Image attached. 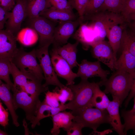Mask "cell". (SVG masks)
<instances>
[{
  "instance_id": "1",
  "label": "cell",
  "mask_w": 135,
  "mask_h": 135,
  "mask_svg": "<svg viewBox=\"0 0 135 135\" xmlns=\"http://www.w3.org/2000/svg\"><path fill=\"white\" fill-rule=\"evenodd\" d=\"M135 80V73L130 74L116 70L108 79L98 82L99 86H104L103 91L106 94L110 93L112 98L118 99L121 106L128 96L132 84Z\"/></svg>"
},
{
  "instance_id": "2",
  "label": "cell",
  "mask_w": 135,
  "mask_h": 135,
  "mask_svg": "<svg viewBox=\"0 0 135 135\" xmlns=\"http://www.w3.org/2000/svg\"><path fill=\"white\" fill-rule=\"evenodd\" d=\"M12 62L20 70L31 80H44L43 72L36 60V50L27 52L22 48L18 49Z\"/></svg>"
},
{
  "instance_id": "3",
  "label": "cell",
  "mask_w": 135,
  "mask_h": 135,
  "mask_svg": "<svg viewBox=\"0 0 135 135\" xmlns=\"http://www.w3.org/2000/svg\"><path fill=\"white\" fill-rule=\"evenodd\" d=\"M95 83L90 82L88 80L81 79L78 84L66 86L72 90L73 97L66 104L73 115L84 108L92 107L91 101Z\"/></svg>"
},
{
  "instance_id": "4",
  "label": "cell",
  "mask_w": 135,
  "mask_h": 135,
  "mask_svg": "<svg viewBox=\"0 0 135 135\" xmlns=\"http://www.w3.org/2000/svg\"><path fill=\"white\" fill-rule=\"evenodd\" d=\"M86 20L92 21L91 24L99 41L104 40L111 26L124 22L120 14L107 11L98 12L83 18V21Z\"/></svg>"
},
{
  "instance_id": "5",
  "label": "cell",
  "mask_w": 135,
  "mask_h": 135,
  "mask_svg": "<svg viewBox=\"0 0 135 135\" xmlns=\"http://www.w3.org/2000/svg\"><path fill=\"white\" fill-rule=\"evenodd\" d=\"M13 92V102L16 110L18 108L25 112L26 120L30 122L34 118L41 102L39 96L29 94L20 87L13 86L11 90Z\"/></svg>"
},
{
  "instance_id": "6",
  "label": "cell",
  "mask_w": 135,
  "mask_h": 135,
  "mask_svg": "<svg viewBox=\"0 0 135 135\" xmlns=\"http://www.w3.org/2000/svg\"><path fill=\"white\" fill-rule=\"evenodd\" d=\"M73 121L82 123L84 127H88L94 131L101 124H110L109 115L106 110H102L89 107L85 108L74 115Z\"/></svg>"
},
{
  "instance_id": "7",
  "label": "cell",
  "mask_w": 135,
  "mask_h": 135,
  "mask_svg": "<svg viewBox=\"0 0 135 135\" xmlns=\"http://www.w3.org/2000/svg\"><path fill=\"white\" fill-rule=\"evenodd\" d=\"M50 44H48L36 50V56L40 62L45 80L43 86L47 87L52 85L60 88L65 85L59 80L54 69L48 51Z\"/></svg>"
},
{
  "instance_id": "8",
  "label": "cell",
  "mask_w": 135,
  "mask_h": 135,
  "mask_svg": "<svg viewBox=\"0 0 135 135\" xmlns=\"http://www.w3.org/2000/svg\"><path fill=\"white\" fill-rule=\"evenodd\" d=\"M28 19L29 27L34 29L38 35L40 47L52 44L56 23L40 16Z\"/></svg>"
},
{
  "instance_id": "9",
  "label": "cell",
  "mask_w": 135,
  "mask_h": 135,
  "mask_svg": "<svg viewBox=\"0 0 135 135\" xmlns=\"http://www.w3.org/2000/svg\"><path fill=\"white\" fill-rule=\"evenodd\" d=\"M91 47L93 57L107 66L112 71L115 70L117 60L108 42L104 40L95 43Z\"/></svg>"
},
{
  "instance_id": "10",
  "label": "cell",
  "mask_w": 135,
  "mask_h": 135,
  "mask_svg": "<svg viewBox=\"0 0 135 135\" xmlns=\"http://www.w3.org/2000/svg\"><path fill=\"white\" fill-rule=\"evenodd\" d=\"M82 22L78 17L76 20L58 23L54 30L52 43L53 46H61L67 44L77 28Z\"/></svg>"
},
{
  "instance_id": "11",
  "label": "cell",
  "mask_w": 135,
  "mask_h": 135,
  "mask_svg": "<svg viewBox=\"0 0 135 135\" xmlns=\"http://www.w3.org/2000/svg\"><path fill=\"white\" fill-rule=\"evenodd\" d=\"M50 54L54 69L57 76L66 81V86L74 84V80L78 76L72 71L67 62L58 54L54 47L50 51Z\"/></svg>"
},
{
  "instance_id": "12",
  "label": "cell",
  "mask_w": 135,
  "mask_h": 135,
  "mask_svg": "<svg viewBox=\"0 0 135 135\" xmlns=\"http://www.w3.org/2000/svg\"><path fill=\"white\" fill-rule=\"evenodd\" d=\"M5 24L6 29L14 34L20 30L22 22L27 17L26 0H15Z\"/></svg>"
},
{
  "instance_id": "13",
  "label": "cell",
  "mask_w": 135,
  "mask_h": 135,
  "mask_svg": "<svg viewBox=\"0 0 135 135\" xmlns=\"http://www.w3.org/2000/svg\"><path fill=\"white\" fill-rule=\"evenodd\" d=\"M78 68L76 73L78 77L81 79L88 80L89 78L97 76L100 78L102 80L107 79L110 71L103 69L99 61L94 62L83 60L78 66Z\"/></svg>"
},
{
  "instance_id": "14",
  "label": "cell",
  "mask_w": 135,
  "mask_h": 135,
  "mask_svg": "<svg viewBox=\"0 0 135 135\" xmlns=\"http://www.w3.org/2000/svg\"><path fill=\"white\" fill-rule=\"evenodd\" d=\"M14 34L6 29H0V60L12 62L18 48Z\"/></svg>"
},
{
  "instance_id": "15",
  "label": "cell",
  "mask_w": 135,
  "mask_h": 135,
  "mask_svg": "<svg viewBox=\"0 0 135 135\" xmlns=\"http://www.w3.org/2000/svg\"><path fill=\"white\" fill-rule=\"evenodd\" d=\"M78 32L74 38L82 44L84 50H88L90 46L95 43L100 41L91 24H80Z\"/></svg>"
},
{
  "instance_id": "16",
  "label": "cell",
  "mask_w": 135,
  "mask_h": 135,
  "mask_svg": "<svg viewBox=\"0 0 135 135\" xmlns=\"http://www.w3.org/2000/svg\"><path fill=\"white\" fill-rule=\"evenodd\" d=\"M66 109L67 107L65 104H60L58 107H52L47 104L44 100L41 102L34 118L30 122L32 124V128H34L36 125H40V122L42 119L47 117H52Z\"/></svg>"
},
{
  "instance_id": "17",
  "label": "cell",
  "mask_w": 135,
  "mask_h": 135,
  "mask_svg": "<svg viewBox=\"0 0 135 135\" xmlns=\"http://www.w3.org/2000/svg\"><path fill=\"white\" fill-rule=\"evenodd\" d=\"M112 98L106 109L109 117L110 124L112 127V130L116 132L119 135H124V126L121 123L119 112V107L121 106L118 99Z\"/></svg>"
},
{
  "instance_id": "18",
  "label": "cell",
  "mask_w": 135,
  "mask_h": 135,
  "mask_svg": "<svg viewBox=\"0 0 135 135\" xmlns=\"http://www.w3.org/2000/svg\"><path fill=\"white\" fill-rule=\"evenodd\" d=\"M79 43L76 41L73 44L67 43L61 46H53L58 54L67 62L72 69L79 64L76 60L77 47Z\"/></svg>"
},
{
  "instance_id": "19",
  "label": "cell",
  "mask_w": 135,
  "mask_h": 135,
  "mask_svg": "<svg viewBox=\"0 0 135 135\" xmlns=\"http://www.w3.org/2000/svg\"><path fill=\"white\" fill-rule=\"evenodd\" d=\"M11 89L6 83H3L0 79V100L7 107L11 115L13 124L18 127L19 124L18 121V116L16 114L13 102L12 95Z\"/></svg>"
},
{
  "instance_id": "20",
  "label": "cell",
  "mask_w": 135,
  "mask_h": 135,
  "mask_svg": "<svg viewBox=\"0 0 135 135\" xmlns=\"http://www.w3.org/2000/svg\"><path fill=\"white\" fill-rule=\"evenodd\" d=\"M40 16L56 23L74 20L78 18L73 12L58 10L52 6L42 12Z\"/></svg>"
},
{
  "instance_id": "21",
  "label": "cell",
  "mask_w": 135,
  "mask_h": 135,
  "mask_svg": "<svg viewBox=\"0 0 135 135\" xmlns=\"http://www.w3.org/2000/svg\"><path fill=\"white\" fill-rule=\"evenodd\" d=\"M53 124L50 133L52 135H58L60 132V128H67L71 124L74 118L71 112L63 111L51 117Z\"/></svg>"
},
{
  "instance_id": "22",
  "label": "cell",
  "mask_w": 135,
  "mask_h": 135,
  "mask_svg": "<svg viewBox=\"0 0 135 135\" xmlns=\"http://www.w3.org/2000/svg\"><path fill=\"white\" fill-rule=\"evenodd\" d=\"M115 24L111 26L107 34L108 41L113 51L115 58L116 57L118 52L120 49L121 39L123 30L126 28V25H118Z\"/></svg>"
},
{
  "instance_id": "23",
  "label": "cell",
  "mask_w": 135,
  "mask_h": 135,
  "mask_svg": "<svg viewBox=\"0 0 135 135\" xmlns=\"http://www.w3.org/2000/svg\"><path fill=\"white\" fill-rule=\"evenodd\" d=\"M122 50L121 55L116 61L115 70L135 73V56L127 50Z\"/></svg>"
},
{
  "instance_id": "24",
  "label": "cell",
  "mask_w": 135,
  "mask_h": 135,
  "mask_svg": "<svg viewBox=\"0 0 135 135\" xmlns=\"http://www.w3.org/2000/svg\"><path fill=\"white\" fill-rule=\"evenodd\" d=\"M51 6L49 0H26L27 17L28 18L38 17Z\"/></svg>"
},
{
  "instance_id": "25",
  "label": "cell",
  "mask_w": 135,
  "mask_h": 135,
  "mask_svg": "<svg viewBox=\"0 0 135 135\" xmlns=\"http://www.w3.org/2000/svg\"><path fill=\"white\" fill-rule=\"evenodd\" d=\"M110 101L106 94L100 90L98 82L96 83L91 101V107L102 110H106Z\"/></svg>"
},
{
  "instance_id": "26",
  "label": "cell",
  "mask_w": 135,
  "mask_h": 135,
  "mask_svg": "<svg viewBox=\"0 0 135 135\" xmlns=\"http://www.w3.org/2000/svg\"><path fill=\"white\" fill-rule=\"evenodd\" d=\"M18 33L16 40L25 46L34 44L38 39V36L36 32L30 27L23 28Z\"/></svg>"
},
{
  "instance_id": "27",
  "label": "cell",
  "mask_w": 135,
  "mask_h": 135,
  "mask_svg": "<svg viewBox=\"0 0 135 135\" xmlns=\"http://www.w3.org/2000/svg\"><path fill=\"white\" fill-rule=\"evenodd\" d=\"M127 50L135 56V31L128 32L125 28L123 30L121 39L120 48Z\"/></svg>"
},
{
  "instance_id": "28",
  "label": "cell",
  "mask_w": 135,
  "mask_h": 135,
  "mask_svg": "<svg viewBox=\"0 0 135 135\" xmlns=\"http://www.w3.org/2000/svg\"><path fill=\"white\" fill-rule=\"evenodd\" d=\"M134 104L132 108L129 110L124 109L121 110V116L124 120V132L126 135L127 131L130 130H135V96L134 98Z\"/></svg>"
},
{
  "instance_id": "29",
  "label": "cell",
  "mask_w": 135,
  "mask_h": 135,
  "mask_svg": "<svg viewBox=\"0 0 135 135\" xmlns=\"http://www.w3.org/2000/svg\"><path fill=\"white\" fill-rule=\"evenodd\" d=\"M120 14L126 22L135 20V0H125Z\"/></svg>"
},
{
  "instance_id": "30",
  "label": "cell",
  "mask_w": 135,
  "mask_h": 135,
  "mask_svg": "<svg viewBox=\"0 0 135 135\" xmlns=\"http://www.w3.org/2000/svg\"><path fill=\"white\" fill-rule=\"evenodd\" d=\"M125 0H104L103 4L98 12L107 11L120 14Z\"/></svg>"
},
{
  "instance_id": "31",
  "label": "cell",
  "mask_w": 135,
  "mask_h": 135,
  "mask_svg": "<svg viewBox=\"0 0 135 135\" xmlns=\"http://www.w3.org/2000/svg\"><path fill=\"white\" fill-rule=\"evenodd\" d=\"M11 62V61L7 60H0V79L5 82L11 90L14 86L10 76Z\"/></svg>"
},
{
  "instance_id": "32",
  "label": "cell",
  "mask_w": 135,
  "mask_h": 135,
  "mask_svg": "<svg viewBox=\"0 0 135 135\" xmlns=\"http://www.w3.org/2000/svg\"><path fill=\"white\" fill-rule=\"evenodd\" d=\"M61 104H65L67 101L72 100L73 97L72 92L68 86H65L59 89L57 87L54 90Z\"/></svg>"
},
{
  "instance_id": "33",
  "label": "cell",
  "mask_w": 135,
  "mask_h": 135,
  "mask_svg": "<svg viewBox=\"0 0 135 135\" xmlns=\"http://www.w3.org/2000/svg\"><path fill=\"white\" fill-rule=\"evenodd\" d=\"M104 1V0H89L85 9L83 18L97 12Z\"/></svg>"
},
{
  "instance_id": "34",
  "label": "cell",
  "mask_w": 135,
  "mask_h": 135,
  "mask_svg": "<svg viewBox=\"0 0 135 135\" xmlns=\"http://www.w3.org/2000/svg\"><path fill=\"white\" fill-rule=\"evenodd\" d=\"M89 0H68L73 8L77 11L79 18L83 22V17L86 7Z\"/></svg>"
},
{
  "instance_id": "35",
  "label": "cell",
  "mask_w": 135,
  "mask_h": 135,
  "mask_svg": "<svg viewBox=\"0 0 135 135\" xmlns=\"http://www.w3.org/2000/svg\"><path fill=\"white\" fill-rule=\"evenodd\" d=\"M84 128L82 124L72 121L70 125L64 130L66 132L68 135H81L82 130Z\"/></svg>"
},
{
  "instance_id": "36",
  "label": "cell",
  "mask_w": 135,
  "mask_h": 135,
  "mask_svg": "<svg viewBox=\"0 0 135 135\" xmlns=\"http://www.w3.org/2000/svg\"><path fill=\"white\" fill-rule=\"evenodd\" d=\"M49 0L51 6L57 9L73 12V8L67 0Z\"/></svg>"
},
{
  "instance_id": "37",
  "label": "cell",
  "mask_w": 135,
  "mask_h": 135,
  "mask_svg": "<svg viewBox=\"0 0 135 135\" xmlns=\"http://www.w3.org/2000/svg\"><path fill=\"white\" fill-rule=\"evenodd\" d=\"M44 100L47 104L52 107H58L60 105L56 93L53 91H47L45 93V98Z\"/></svg>"
},
{
  "instance_id": "38",
  "label": "cell",
  "mask_w": 135,
  "mask_h": 135,
  "mask_svg": "<svg viewBox=\"0 0 135 135\" xmlns=\"http://www.w3.org/2000/svg\"><path fill=\"white\" fill-rule=\"evenodd\" d=\"M8 113L2 106L0 100V125L5 128L8 124Z\"/></svg>"
},
{
  "instance_id": "39",
  "label": "cell",
  "mask_w": 135,
  "mask_h": 135,
  "mask_svg": "<svg viewBox=\"0 0 135 135\" xmlns=\"http://www.w3.org/2000/svg\"><path fill=\"white\" fill-rule=\"evenodd\" d=\"M10 12H8L0 6V29H3L9 17Z\"/></svg>"
},
{
  "instance_id": "40",
  "label": "cell",
  "mask_w": 135,
  "mask_h": 135,
  "mask_svg": "<svg viewBox=\"0 0 135 135\" xmlns=\"http://www.w3.org/2000/svg\"><path fill=\"white\" fill-rule=\"evenodd\" d=\"M15 0H0V6L10 12L14 7Z\"/></svg>"
},
{
  "instance_id": "41",
  "label": "cell",
  "mask_w": 135,
  "mask_h": 135,
  "mask_svg": "<svg viewBox=\"0 0 135 135\" xmlns=\"http://www.w3.org/2000/svg\"><path fill=\"white\" fill-rule=\"evenodd\" d=\"M128 96L124 103V106L126 108L131 99L135 96V80L132 83Z\"/></svg>"
},
{
  "instance_id": "42",
  "label": "cell",
  "mask_w": 135,
  "mask_h": 135,
  "mask_svg": "<svg viewBox=\"0 0 135 135\" xmlns=\"http://www.w3.org/2000/svg\"><path fill=\"white\" fill-rule=\"evenodd\" d=\"M8 134L6 132L2 131L0 129V135H6Z\"/></svg>"
}]
</instances>
